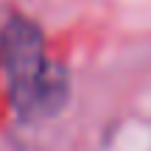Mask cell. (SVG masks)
<instances>
[{
  "mask_svg": "<svg viewBox=\"0 0 151 151\" xmlns=\"http://www.w3.org/2000/svg\"><path fill=\"white\" fill-rule=\"evenodd\" d=\"M0 59L9 76V92L17 115L42 120L67 101V73L48 59L42 31L25 17H11L0 31Z\"/></svg>",
  "mask_w": 151,
  "mask_h": 151,
  "instance_id": "1",
  "label": "cell"
}]
</instances>
